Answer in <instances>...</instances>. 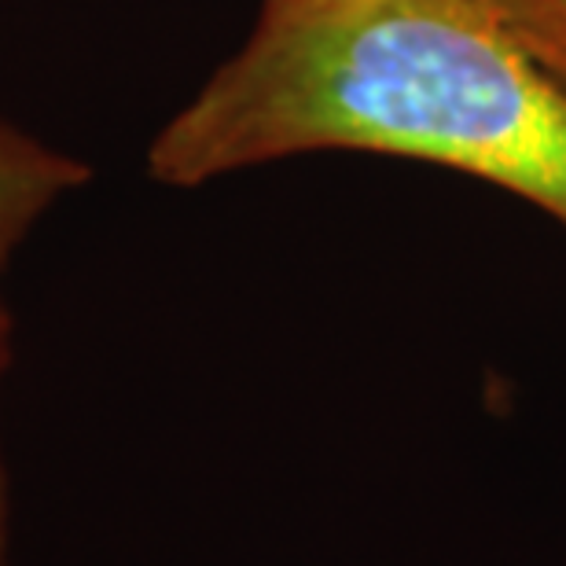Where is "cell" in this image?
<instances>
[{"mask_svg":"<svg viewBox=\"0 0 566 566\" xmlns=\"http://www.w3.org/2000/svg\"><path fill=\"white\" fill-rule=\"evenodd\" d=\"M310 151L449 166L566 229V88L482 0H265L147 169L196 188Z\"/></svg>","mask_w":566,"mask_h":566,"instance_id":"1","label":"cell"},{"mask_svg":"<svg viewBox=\"0 0 566 566\" xmlns=\"http://www.w3.org/2000/svg\"><path fill=\"white\" fill-rule=\"evenodd\" d=\"M85 180L88 166L77 158L52 151L49 144L0 122V269L33 224Z\"/></svg>","mask_w":566,"mask_h":566,"instance_id":"2","label":"cell"},{"mask_svg":"<svg viewBox=\"0 0 566 566\" xmlns=\"http://www.w3.org/2000/svg\"><path fill=\"white\" fill-rule=\"evenodd\" d=\"M566 88V0H482Z\"/></svg>","mask_w":566,"mask_h":566,"instance_id":"3","label":"cell"},{"mask_svg":"<svg viewBox=\"0 0 566 566\" xmlns=\"http://www.w3.org/2000/svg\"><path fill=\"white\" fill-rule=\"evenodd\" d=\"M8 338H11V316L8 305L0 298V371L8 365ZM11 523H8V479H4V463H0V566H8V541H11Z\"/></svg>","mask_w":566,"mask_h":566,"instance_id":"4","label":"cell"}]
</instances>
